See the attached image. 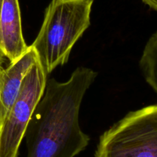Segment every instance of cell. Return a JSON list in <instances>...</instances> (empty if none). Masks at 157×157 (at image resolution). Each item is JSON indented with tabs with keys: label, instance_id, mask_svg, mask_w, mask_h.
Returning <instances> with one entry per match:
<instances>
[{
	"label": "cell",
	"instance_id": "277c9868",
	"mask_svg": "<svg viewBox=\"0 0 157 157\" xmlns=\"http://www.w3.org/2000/svg\"><path fill=\"white\" fill-rule=\"evenodd\" d=\"M48 76L38 63L25 77L0 130V157H17L28 124L45 88Z\"/></svg>",
	"mask_w": 157,
	"mask_h": 157
},
{
	"label": "cell",
	"instance_id": "3957f363",
	"mask_svg": "<svg viewBox=\"0 0 157 157\" xmlns=\"http://www.w3.org/2000/svg\"><path fill=\"white\" fill-rule=\"evenodd\" d=\"M95 157H157V104L131 111L101 136Z\"/></svg>",
	"mask_w": 157,
	"mask_h": 157
},
{
	"label": "cell",
	"instance_id": "ba28073f",
	"mask_svg": "<svg viewBox=\"0 0 157 157\" xmlns=\"http://www.w3.org/2000/svg\"><path fill=\"white\" fill-rule=\"evenodd\" d=\"M145 4L157 12V0H142Z\"/></svg>",
	"mask_w": 157,
	"mask_h": 157
},
{
	"label": "cell",
	"instance_id": "6da1fadb",
	"mask_svg": "<svg viewBox=\"0 0 157 157\" xmlns=\"http://www.w3.org/2000/svg\"><path fill=\"white\" fill-rule=\"evenodd\" d=\"M97 76L79 67L66 82L47 80L25 133L27 157H75L87 148L90 137L80 127V107Z\"/></svg>",
	"mask_w": 157,
	"mask_h": 157
},
{
	"label": "cell",
	"instance_id": "5b68a950",
	"mask_svg": "<svg viewBox=\"0 0 157 157\" xmlns=\"http://www.w3.org/2000/svg\"><path fill=\"white\" fill-rule=\"evenodd\" d=\"M29 47L23 36L18 0H0V57L13 63Z\"/></svg>",
	"mask_w": 157,
	"mask_h": 157
},
{
	"label": "cell",
	"instance_id": "8992f818",
	"mask_svg": "<svg viewBox=\"0 0 157 157\" xmlns=\"http://www.w3.org/2000/svg\"><path fill=\"white\" fill-rule=\"evenodd\" d=\"M6 61H9L0 57V100L2 122L18 95L25 77L37 61V56L35 50L29 46L27 52L18 61L8 62L4 67Z\"/></svg>",
	"mask_w": 157,
	"mask_h": 157
},
{
	"label": "cell",
	"instance_id": "7a4b0ae2",
	"mask_svg": "<svg viewBox=\"0 0 157 157\" xmlns=\"http://www.w3.org/2000/svg\"><path fill=\"white\" fill-rule=\"evenodd\" d=\"M94 0H52L31 47L46 75L68 61L71 52L90 25Z\"/></svg>",
	"mask_w": 157,
	"mask_h": 157
},
{
	"label": "cell",
	"instance_id": "9c48e42d",
	"mask_svg": "<svg viewBox=\"0 0 157 157\" xmlns=\"http://www.w3.org/2000/svg\"><path fill=\"white\" fill-rule=\"evenodd\" d=\"M2 123V104L1 100H0V130H1Z\"/></svg>",
	"mask_w": 157,
	"mask_h": 157
},
{
	"label": "cell",
	"instance_id": "52a82bcc",
	"mask_svg": "<svg viewBox=\"0 0 157 157\" xmlns=\"http://www.w3.org/2000/svg\"><path fill=\"white\" fill-rule=\"evenodd\" d=\"M140 67L147 84L157 94V31L149 38L144 47Z\"/></svg>",
	"mask_w": 157,
	"mask_h": 157
}]
</instances>
